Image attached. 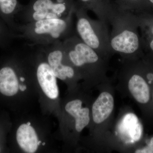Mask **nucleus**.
<instances>
[{"label": "nucleus", "mask_w": 153, "mask_h": 153, "mask_svg": "<svg viewBox=\"0 0 153 153\" xmlns=\"http://www.w3.org/2000/svg\"><path fill=\"white\" fill-rule=\"evenodd\" d=\"M63 43L66 60L91 86L97 88L99 85L109 80V60L82 42L76 33Z\"/></svg>", "instance_id": "f257e3e1"}, {"label": "nucleus", "mask_w": 153, "mask_h": 153, "mask_svg": "<svg viewBox=\"0 0 153 153\" xmlns=\"http://www.w3.org/2000/svg\"><path fill=\"white\" fill-rule=\"evenodd\" d=\"M27 124L28 126H31V123H30V122H28Z\"/></svg>", "instance_id": "412c9836"}, {"label": "nucleus", "mask_w": 153, "mask_h": 153, "mask_svg": "<svg viewBox=\"0 0 153 153\" xmlns=\"http://www.w3.org/2000/svg\"><path fill=\"white\" fill-rule=\"evenodd\" d=\"M149 6L150 12L153 13V0H147Z\"/></svg>", "instance_id": "a211bd4d"}, {"label": "nucleus", "mask_w": 153, "mask_h": 153, "mask_svg": "<svg viewBox=\"0 0 153 153\" xmlns=\"http://www.w3.org/2000/svg\"><path fill=\"white\" fill-rule=\"evenodd\" d=\"M41 141H38V146H39V145H40V144L41 143Z\"/></svg>", "instance_id": "aec40b11"}, {"label": "nucleus", "mask_w": 153, "mask_h": 153, "mask_svg": "<svg viewBox=\"0 0 153 153\" xmlns=\"http://www.w3.org/2000/svg\"><path fill=\"white\" fill-rule=\"evenodd\" d=\"M19 89L20 90L22 91H25L27 89V86L25 85H22V84H20L19 86Z\"/></svg>", "instance_id": "6ab92c4d"}, {"label": "nucleus", "mask_w": 153, "mask_h": 153, "mask_svg": "<svg viewBox=\"0 0 153 153\" xmlns=\"http://www.w3.org/2000/svg\"><path fill=\"white\" fill-rule=\"evenodd\" d=\"M18 35L0 18V48L7 47L18 39Z\"/></svg>", "instance_id": "dca6fc26"}, {"label": "nucleus", "mask_w": 153, "mask_h": 153, "mask_svg": "<svg viewBox=\"0 0 153 153\" xmlns=\"http://www.w3.org/2000/svg\"><path fill=\"white\" fill-rule=\"evenodd\" d=\"M82 100L75 99L67 102L65 107L66 112L74 120V128L77 133H80L89 126L91 120V105L82 106Z\"/></svg>", "instance_id": "1a4fd4ad"}, {"label": "nucleus", "mask_w": 153, "mask_h": 153, "mask_svg": "<svg viewBox=\"0 0 153 153\" xmlns=\"http://www.w3.org/2000/svg\"><path fill=\"white\" fill-rule=\"evenodd\" d=\"M119 10L128 11L135 14L150 12L147 0H111Z\"/></svg>", "instance_id": "2eb2a0df"}, {"label": "nucleus", "mask_w": 153, "mask_h": 153, "mask_svg": "<svg viewBox=\"0 0 153 153\" xmlns=\"http://www.w3.org/2000/svg\"><path fill=\"white\" fill-rule=\"evenodd\" d=\"M152 101H153V94H152Z\"/></svg>", "instance_id": "4be33fe9"}, {"label": "nucleus", "mask_w": 153, "mask_h": 153, "mask_svg": "<svg viewBox=\"0 0 153 153\" xmlns=\"http://www.w3.org/2000/svg\"><path fill=\"white\" fill-rule=\"evenodd\" d=\"M136 153H153V137L150 140L147 146L143 147L137 149L134 151Z\"/></svg>", "instance_id": "f3484780"}, {"label": "nucleus", "mask_w": 153, "mask_h": 153, "mask_svg": "<svg viewBox=\"0 0 153 153\" xmlns=\"http://www.w3.org/2000/svg\"><path fill=\"white\" fill-rule=\"evenodd\" d=\"M75 5V0H30L23 5L17 22L26 24L44 19H65L74 14Z\"/></svg>", "instance_id": "0eeeda50"}, {"label": "nucleus", "mask_w": 153, "mask_h": 153, "mask_svg": "<svg viewBox=\"0 0 153 153\" xmlns=\"http://www.w3.org/2000/svg\"><path fill=\"white\" fill-rule=\"evenodd\" d=\"M110 46L114 55H119L123 61H134L144 55L136 14L117 10L111 20Z\"/></svg>", "instance_id": "f03ea898"}, {"label": "nucleus", "mask_w": 153, "mask_h": 153, "mask_svg": "<svg viewBox=\"0 0 153 153\" xmlns=\"http://www.w3.org/2000/svg\"><path fill=\"white\" fill-rule=\"evenodd\" d=\"M45 143H42V145H43V146H44V145H45Z\"/></svg>", "instance_id": "5701e85b"}, {"label": "nucleus", "mask_w": 153, "mask_h": 153, "mask_svg": "<svg viewBox=\"0 0 153 153\" xmlns=\"http://www.w3.org/2000/svg\"><path fill=\"white\" fill-rule=\"evenodd\" d=\"M23 5L18 0H0V18L18 35L20 24L17 17Z\"/></svg>", "instance_id": "ddd939ff"}, {"label": "nucleus", "mask_w": 153, "mask_h": 153, "mask_svg": "<svg viewBox=\"0 0 153 153\" xmlns=\"http://www.w3.org/2000/svg\"><path fill=\"white\" fill-rule=\"evenodd\" d=\"M16 137L20 148L26 152L35 153L38 149V137L31 126L23 124L17 129Z\"/></svg>", "instance_id": "4468645a"}, {"label": "nucleus", "mask_w": 153, "mask_h": 153, "mask_svg": "<svg viewBox=\"0 0 153 153\" xmlns=\"http://www.w3.org/2000/svg\"><path fill=\"white\" fill-rule=\"evenodd\" d=\"M65 19H51L20 24L18 38H23L28 44L45 46L63 41L76 33L73 16Z\"/></svg>", "instance_id": "7ed1b4c3"}, {"label": "nucleus", "mask_w": 153, "mask_h": 153, "mask_svg": "<svg viewBox=\"0 0 153 153\" xmlns=\"http://www.w3.org/2000/svg\"><path fill=\"white\" fill-rule=\"evenodd\" d=\"M118 81L120 90L137 104L146 105L149 103L151 88L141 59L123 61Z\"/></svg>", "instance_id": "423d86ee"}, {"label": "nucleus", "mask_w": 153, "mask_h": 153, "mask_svg": "<svg viewBox=\"0 0 153 153\" xmlns=\"http://www.w3.org/2000/svg\"><path fill=\"white\" fill-rule=\"evenodd\" d=\"M98 96L93 100L89 125L95 144L105 143L114 115V88L109 80L99 85ZM98 145V146H99Z\"/></svg>", "instance_id": "39448f33"}, {"label": "nucleus", "mask_w": 153, "mask_h": 153, "mask_svg": "<svg viewBox=\"0 0 153 153\" xmlns=\"http://www.w3.org/2000/svg\"><path fill=\"white\" fill-rule=\"evenodd\" d=\"M36 76L38 83L45 94L51 99L57 98L59 95L57 77L47 61H42L38 64Z\"/></svg>", "instance_id": "9d476101"}, {"label": "nucleus", "mask_w": 153, "mask_h": 153, "mask_svg": "<svg viewBox=\"0 0 153 153\" xmlns=\"http://www.w3.org/2000/svg\"><path fill=\"white\" fill-rule=\"evenodd\" d=\"M88 11L75 1L76 34L82 42L109 60L114 54L110 46L108 25L100 19H91Z\"/></svg>", "instance_id": "20e7f679"}, {"label": "nucleus", "mask_w": 153, "mask_h": 153, "mask_svg": "<svg viewBox=\"0 0 153 153\" xmlns=\"http://www.w3.org/2000/svg\"><path fill=\"white\" fill-rule=\"evenodd\" d=\"M79 5L93 12L97 19L109 25L117 9L111 0H75Z\"/></svg>", "instance_id": "9b49d317"}, {"label": "nucleus", "mask_w": 153, "mask_h": 153, "mask_svg": "<svg viewBox=\"0 0 153 153\" xmlns=\"http://www.w3.org/2000/svg\"><path fill=\"white\" fill-rule=\"evenodd\" d=\"M43 51L47 62L55 76L62 80H73L80 77L66 60L63 41L45 46H38Z\"/></svg>", "instance_id": "6e6552de"}, {"label": "nucleus", "mask_w": 153, "mask_h": 153, "mask_svg": "<svg viewBox=\"0 0 153 153\" xmlns=\"http://www.w3.org/2000/svg\"><path fill=\"white\" fill-rule=\"evenodd\" d=\"M140 35L145 55L153 57V13L137 14Z\"/></svg>", "instance_id": "f8f14e48"}]
</instances>
